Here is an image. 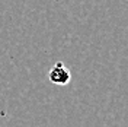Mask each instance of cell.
Masks as SVG:
<instances>
[{
    "mask_svg": "<svg viewBox=\"0 0 128 127\" xmlns=\"http://www.w3.org/2000/svg\"><path fill=\"white\" fill-rule=\"evenodd\" d=\"M48 78L51 80V83L58 85V86H64V85L70 83L72 73L68 72V69L63 63H56L52 66V69L50 70V73H48Z\"/></svg>",
    "mask_w": 128,
    "mask_h": 127,
    "instance_id": "6da1fadb",
    "label": "cell"
}]
</instances>
